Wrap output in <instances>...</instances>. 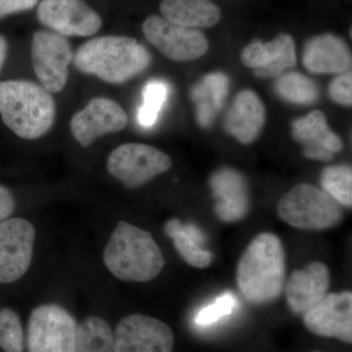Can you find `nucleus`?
Listing matches in <instances>:
<instances>
[{"instance_id": "1", "label": "nucleus", "mask_w": 352, "mask_h": 352, "mask_svg": "<svg viewBox=\"0 0 352 352\" xmlns=\"http://www.w3.org/2000/svg\"><path fill=\"white\" fill-rule=\"evenodd\" d=\"M236 281L242 296L252 305L275 302L286 283L283 244L275 234L261 233L241 256Z\"/></svg>"}, {"instance_id": "2", "label": "nucleus", "mask_w": 352, "mask_h": 352, "mask_svg": "<svg viewBox=\"0 0 352 352\" xmlns=\"http://www.w3.org/2000/svg\"><path fill=\"white\" fill-rule=\"evenodd\" d=\"M78 71L103 82L120 85L142 74L152 62L149 51L136 39L122 36L92 38L78 47L73 59Z\"/></svg>"}, {"instance_id": "3", "label": "nucleus", "mask_w": 352, "mask_h": 352, "mask_svg": "<svg viewBox=\"0 0 352 352\" xmlns=\"http://www.w3.org/2000/svg\"><path fill=\"white\" fill-rule=\"evenodd\" d=\"M103 261L113 276L129 282L152 281L166 264L152 234L126 221H120L113 230Z\"/></svg>"}, {"instance_id": "4", "label": "nucleus", "mask_w": 352, "mask_h": 352, "mask_svg": "<svg viewBox=\"0 0 352 352\" xmlns=\"http://www.w3.org/2000/svg\"><path fill=\"white\" fill-rule=\"evenodd\" d=\"M0 115L16 135L32 140L50 131L56 105L50 92L38 83L6 80L0 82Z\"/></svg>"}, {"instance_id": "5", "label": "nucleus", "mask_w": 352, "mask_h": 352, "mask_svg": "<svg viewBox=\"0 0 352 352\" xmlns=\"http://www.w3.org/2000/svg\"><path fill=\"white\" fill-rule=\"evenodd\" d=\"M278 215L289 226L303 230H326L342 219V208L314 185L302 183L287 192L277 206Z\"/></svg>"}, {"instance_id": "6", "label": "nucleus", "mask_w": 352, "mask_h": 352, "mask_svg": "<svg viewBox=\"0 0 352 352\" xmlns=\"http://www.w3.org/2000/svg\"><path fill=\"white\" fill-rule=\"evenodd\" d=\"M78 326L57 305L34 308L28 324V352H76Z\"/></svg>"}, {"instance_id": "7", "label": "nucleus", "mask_w": 352, "mask_h": 352, "mask_svg": "<svg viewBox=\"0 0 352 352\" xmlns=\"http://www.w3.org/2000/svg\"><path fill=\"white\" fill-rule=\"evenodd\" d=\"M171 164L170 156L153 146L126 143L111 153L107 170L127 188H138L170 170Z\"/></svg>"}, {"instance_id": "8", "label": "nucleus", "mask_w": 352, "mask_h": 352, "mask_svg": "<svg viewBox=\"0 0 352 352\" xmlns=\"http://www.w3.org/2000/svg\"><path fill=\"white\" fill-rule=\"evenodd\" d=\"M74 54L66 36L52 31L34 32L32 62L41 87L50 94H59L66 87L69 66Z\"/></svg>"}, {"instance_id": "9", "label": "nucleus", "mask_w": 352, "mask_h": 352, "mask_svg": "<svg viewBox=\"0 0 352 352\" xmlns=\"http://www.w3.org/2000/svg\"><path fill=\"white\" fill-rule=\"evenodd\" d=\"M142 32L150 43L173 61H192L208 50V39L200 30L175 24L161 16L148 17Z\"/></svg>"}, {"instance_id": "10", "label": "nucleus", "mask_w": 352, "mask_h": 352, "mask_svg": "<svg viewBox=\"0 0 352 352\" xmlns=\"http://www.w3.org/2000/svg\"><path fill=\"white\" fill-rule=\"evenodd\" d=\"M175 335L170 326L143 314H131L118 323L113 333L115 352H171Z\"/></svg>"}, {"instance_id": "11", "label": "nucleus", "mask_w": 352, "mask_h": 352, "mask_svg": "<svg viewBox=\"0 0 352 352\" xmlns=\"http://www.w3.org/2000/svg\"><path fill=\"white\" fill-rule=\"evenodd\" d=\"M36 229L24 219L0 221V283L24 276L32 263Z\"/></svg>"}, {"instance_id": "12", "label": "nucleus", "mask_w": 352, "mask_h": 352, "mask_svg": "<svg viewBox=\"0 0 352 352\" xmlns=\"http://www.w3.org/2000/svg\"><path fill=\"white\" fill-rule=\"evenodd\" d=\"M38 19L63 36H91L99 31L102 19L83 0H43Z\"/></svg>"}, {"instance_id": "13", "label": "nucleus", "mask_w": 352, "mask_h": 352, "mask_svg": "<svg viewBox=\"0 0 352 352\" xmlns=\"http://www.w3.org/2000/svg\"><path fill=\"white\" fill-rule=\"evenodd\" d=\"M127 115L112 99L96 97L72 117L69 126L76 140L88 147L95 139L115 133L126 127Z\"/></svg>"}, {"instance_id": "14", "label": "nucleus", "mask_w": 352, "mask_h": 352, "mask_svg": "<svg viewBox=\"0 0 352 352\" xmlns=\"http://www.w3.org/2000/svg\"><path fill=\"white\" fill-rule=\"evenodd\" d=\"M307 330L319 337L352 342V294H329L318 305L303 314Z\"/></svg>"}, {"instance_id": "15", "label": "nucleus", "mask_w": 352, "mask_h": 352, "mask_svg": "<svg viewBox=\"0 0 352 352\" xmlns=\"http://www.w3.org/2000/svg\"><path fill=\"white\" fill-rule=\"evenodd\" d=\"M292 135L302 146L303 156L314 161H332L336 153L344 147L342 139L329 127L326 116L321 111H314L294 120Z\"/></svg>"}, {"instance_id": "16", "label": "nucleus", "mask_w": 352, "mask_h": 352, "mask_svg": "<svg viewBox=\"0 0 352 352\" xmlns=\"http://www.w3.org/2000/svg\"><path fill=\"white\" fill-rule=\"evenodd\" d=\"M330 284V271L319 261L294 271L284 288L289 307L294 314H307L328 295Z\"/></svg>"}, {"instance_id": "17", "label": "nucleus", "mask_w": 352, "mask_h": 352, "mask_svg": "<svg viewBox=\"0 0 352 352\" xmlns=\"http://www.w3.org/2000/svg\"><path fill=\"white\" fill-rule=\"evenodd\" d=\"M210 187L215 199L217 217L227 223L244 219L250 210L247 180L239 171L222 168L210 177Z\"/></svg>"}, {"instance_id": "18", "label": "nucleus", "mask_w": 352, "mask_h": 352, "mask_svg": "<svg viewBox=\"0 0 352 352\" xmlns=\"http://www.w3.org/2000/svg\"><path fill=\"white\" fill-rule=\"evenodd\" d=\"M302 61L312 74H344L351 68V50L340 36L323 34L308 39Z\"/></svg>"}, {"instance_id": "19", "label": "nucleus", "mask_w": 352, "mask_h": 352, "mask_svg": "<svg viewBox=\"0 0 352 352\" xmlns=\"http://www.w3.org/2000/svg\"><path fill=\"white\" fill-rule=\"evenodd\" d=\"M265 122V108L258 95L252 90H242L234 99L227 113L224 127L242 144L256 140Z\"/></svg>"}, {"instance_id": "20", "label": "nucleus", "mask_w": 352, "mask_h": 352, "mask_svg": "<svg viewBox=\"0 0 352 352\" xmlns=\"http://www.w3.org/2000/svg\"><path fill=\"white\" fill-rule=\"evenodd\" d=\"M166 235L185 263L196 268H206L212 263V254L204 249L206 235L194 223H182L178 219L168 220L164 226Z\"/></svg>"}, {"instance_id": "21", "label": "nucleus", "mask_w": 352, "mask_h": 352, "mask_svg": "<svg viewBox=\"0 0 352 352\" xmlns=\"http://www.w3.org/2000/svg\"><path fill=\"white\" fill-rule=\"evenodd\" d=\"M160 10L164 19L198 30L214 27L221 18L220 9L210 0H163Z\"/></svg>"}, {"instance_id": "22", "label": "nucleus", "mask_w": 352, "mask_h": 352, "mask_svg": "<svg viewBox=\"0 0 352 352\" xmlns=\"http://www.w3.org/2000/svg\"><path fill=\"white\" fill-rule=\"evenodd\" d=\"M228 76L226 74L212 73L204 76L191 91L197 105V120L203 127L212 126L215 113L221 110L229 92Z\"/></svg>"}, {"instance_id": "23", "label": "nucleus", "mask_w": 352, "mask_h": 352, "mask_svg": "<svg viewBox=\"0 0 352 352\" xmlns=\"http://www.w3.org/2000/svg\"><path fill=\"white\" fill-rule=\"evenodd\" d=\"M275 91L280 98L296 105H311L318 100L319 97L316 83L296 72L278 76Z\"/></svg>"}, {"instance_id": "24", "label": "nucleus", "mask_w": 352, "mask_h": 352, "mask_svg": "<svg viewBox=\"0 0 352 352\" xmlns=\"http://www.w3.org/2000/svg\"><path fill=\"white\" fill-rule=\"evenodd\" d=\"M76 352H115L113 333L107 322L90 316L78 326Z\"/></svg>"}, {"instance_id": "25", "label": "nucleus", "mask_w": 352, "mask_h": 352, "mask_svg": "<svg viewBox=\"0 0 352 352\" xmlns=\"http://www.w3.org/2000/svg\"><path fill=\"white\" fill-rule=\"evenodd\" d=\"M267 44L270 62L263 68L254 69L259 78H278L287 69L293 68L296 63V45L289 34H280Z\"/></svg>"}, {"instance_id": "26", "label": "nucleus", "mask_w": 352, "mask_h": 352, "mask_svg": "<svg viewBox=\"0 0 352 352\" xmlns=\"http://www.w3.org/2000/svg\"><path fill=\"white\" fill-rule=\"evenodd\" d=\"M322 190L342 207H352V170L347 164L329 166L321 175Z\"/></svg>"}, {"instance_id": "27", "label": "nucleus", "mask_w": 352, "mask_h": 352, "mask_svg": "<svg viewBox=\"0 0 352 352\" xmlns=\"http://www.w3.org/2000/svg\"><path fill=\"white\" fill-rule=\"evenodd\" d=\"M168 87L161 80H151L143 88V104L139 108L138 120L143 127L156 124L160 111L168 99Z\"/></svg>"}, {"instance_id": "28", "label": "nucleus", "mask_w": 352, "mask_h": 352, "mask_svg": "<svg viewBox=\"0 0 352 352\" xmlns=\"http://www.w3.org/2000/svg\"><path fill=\"white\" fill-rule=\"evenodd\" d=\"M0 347L4 352H23L24 331L18 314L10 308L0 310Z\"/></svg>"}, {"instance_id": "29", "label": "nucleus", "mask_w": 352, "mask_h": 352, "mask_svg": "<svg viewBox=\"0 0 352 352\" xmlns=\"http://www.w3.org/2000/svg\"><path fill=\"white\" fill-rule=\"evenodd\" d=\"M237 305V298L232 293L226 292L215 298L214 302L201 308L196 315L195 322L199 326L212 325L226 315L230 314Z\"/></svg>"}, {"instance_id": "30", "label": "nucleus", "mask_w": 352, "mask_h": 352, "mask_svg": "<svg viewBox=\"0 0 352 352\" xmlns=\"http://www.w3.org/2000/svg\"><path fill=\"white\" fill-rule=\"evenodd\" d=\"M242 63L248 68L258 69L263 68L270 62L267 44L261 41H254L248 44L241 54Z\"/></svg>"}, {"instance_id": "31", "label": "nucleus", "mask_w": 352, "mask_h": 352, "mask_svg": "<svg viewBox=\"0 0 352 352\" xmlns=\"http://www.w3.org/2000/svg\"><path fill=\"white\" fill-rule=\"evenodd\" d=\"M329 94L336 103L351 107L352 105V76L351 72H346L338 76L331 83Z\"/></svg>"}, {"instance_id": "32", "label": "nucleus", "mask_w": 352, "mask_h": 352, "mask_svg": "<svg viewBox=\"0 0 352 352\" xmlns=\"http://www.w3.org/2000/svg\"><path fill=\"white\" fill-rule=\"evenodd\" d=\"M38 2V0H0V19L11 14L30 10Z\"/></svg>"}, {"instance_id": "33", "label": "nucleus", "mask_w": 352, "mask_h": 352, "mask_svg": "<svg viewBox=\"0 0 352 352\" xmlns=\"http://www.w3.org/2000/svg\"><path fill=\"white\" fill-rule=\"evenodd\" d=\"M15 208V199L6 187L0 185V221L8 219Z\"/></svg>"}, {"instance_id": "34", "label": "nucleus", "mask_w": 352, "mask_h": 352, "mask_svg": "<svg viewBox=\"0 0 352 352\" xmlns=\"http://www.w3.org/2000/svg\"><path fill=\"white\" fill-rule=\"evenodd\" d=\"M7 51H8V43H7L6 38L0 34V71L6 62Z\"/></svg>"}]
</instances>
